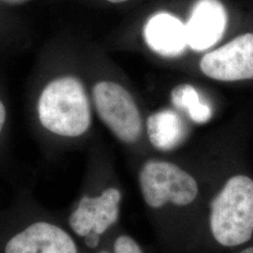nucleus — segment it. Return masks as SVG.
Wrapping results in <instances>:
<instances>
[{
    "mask_svg": "<svg viewBox=\"0 0 253 253\" xmlns=\"http://www.w3.org/2000/svg\"><path fill=\"white\" fill-rule=\"evenodd\" d=\"M139 182L145 203L152 208H163L169 202L185 207L198 194L197 182L190 173L168 162H146L140 171Z\"/></svg>",
    "mask_w": 253,
    "mask_h": 253,
    "instance_id": "obj_3",
    "label": "nucleus"
},
{
    "mask_svg": "<svg viewBox=\"0 0 253 253\" xmlns=\"http://www.w3.org/2000/svg\"><path fill=\"white\" fill-rule=\"evenodd\" d=\"M201 71L208 77L221 82L253 78V33L237 36L226 44L203 56Z\"/></svg>",
    "mask_w": 253,
    "mask_h": 253,
    "instance_id": "obj_5",
    "label": "nucleus"
},
{
    "mask_svg": "<svg viewBox=\"0 0 253 253\" xmlns=\"http://www.w3.org/2000/svg\"><path fill=\"white\" fill-rule=\"evenodd\" d=\"M226 9L218 0H198L186 24L188 44L203 52L213 47L223 36L227 27Z\"/></svg>",
    "mask_w": 253,
    "mask_h": 253,
    "instance_id": "obj_6",
    "label": "nucleus"
},
{
    "mask_svg": "<svg viewBox=\"0 0 253 253\" xmlns=\"http://www.w3.org/2000/svg\"><path fill=\"white\" fill-rule=\"evenodd\" d=\"M93 99L101 120L120 141L133 144L139 140L143 130L141 114L133 98L122 85L100 82L93 88Z\"/></svg>",
    "mask_w": 253,
    "mask_h": 253,
    "instance_id": "obj_4",
    "label": "nucleus"
},
{
    "mask_svg": "<svg viewBox=\"0 0 253 253\" xmlns=\"http://www.w3.org/2000/svg\"><path fill=\"white\" fill-rule=\"evenodd\" d=\"M39 118L46 129L57 135L77 137L90 126V106L81 82L72 76L51 82L38 104Z\"/></svg>",
    "mask_w": 253,
    "mask_h": 253,
    "instance_id": "obj_1",
    "label": "nucleus"
},
{
    "mask_svg": "<svg viewBox=\"0 0 253 253\" xmlns=\"http://www.w3.org/2000/svg\"><path fill=\"white\" fill-rule=\"evenodd\" d=\"M106 253V252H102V253Z\"/></svg>",
    "mask_w": 253,
    "mask_h": 253,
    "instance_id": "obj_17",
    "label": "nucleus"
},
{
    "mask_svg": "<svg viewBox=\"0 0 253 253\" xmlns=\"http://www.w3.org/2000/svg\"><path fill=\"white\" fill-rule=\"evenodd\" d=\"M10 1H16V0H10Z\"/></svg>",
    "mask_w": 253,
    "mask_h": 253,
    "instance_id": "obj_18",
    "label": "nucleus"
},
{
    "mask_svg": "<svg viewBox=\"0 0 253 253\" xmlns=\"http://www.w3.org/2000/svg\"><path fill=\"white\" fill-rule=\"evenodd\" d=\"M107 1L111 2V3H122V2L127 1V0H107Z\"/></svg>",
    "mask_w": 253,
    "mask_h": 253,
    "instance_id": "obj_16",
    "label": "nucleus"
},
{
    "mask_svg": "<svg viewBox=\"0 0 253 253\" xmlns=\"http://www.w3.org/2000/svg\"><path fill=\"white\" fill-rule=\"evenodd\" d=\"M147 135L154 147L162 151L176 148L186 140L189 130L185 121L173 110H162L146 121Z\"/></svg>",
    "mask_w": 253,
    "mask_h": 253,
    "instance_id": "obj_9",
    "label": "nucleus"
},
{
    "mask_svg": "<svg viewBox=\"0 0 253 253\" xmlns=\"http://www.w3.org/2000/svg\"><path fill=\"white\" fill-rule=\"evenodd\" d=\"M6 253H77L72 237L62 229L46 222H37L13 236Z\"/></svg>",
    "mask_w": 253,
    "mask_h": 253,
    "instance_id": "obj_7",
    "label": "nucleus"
},
{
    "mask_svg": "<svg viewBox=\"0 0 253 253\" xmlns=\"http://www.w3.org/2000/svg\"><path fill=\"white\" fill-rule=\"evenodd\" d=\"M5 120H6V110H5L3 103L0 101V131L4 126Z\"/></svg>",
    "mask_w": 253,
    "mask_h": 253,
    "instance_id": "obj_14",
    "label": "nucleus"
},
{
    "mask_svg": "<svg viewBox=\"0 0 253 253\" xmlns=\"http://www.w3.org/2000/svg\"><path fill=\"white\" fill-rule=\"evenodd\" d=\"M210 228L217 243L235 247L253 234V180L238 174L227 181L211 204Z\"/></svg>",
    "mask_w": 253,
    "mask_h": 253,
    "instance_id": "obj_2",
    "label": "nucleus"
},
{
    "mask_svg": "<svg viewBox=\"0 0 253 253\" xmlns=\"http://www.w3.org/2000/svg\"><path fill=\"white\" fill-rule=\"evenodd\" d=\"M100 235L94 231H91L88 235L84 236V242L89 248H96L100 243Z\"/></svg>",
    "mask_w": 253,
    "mask_h": 253,
    "instance_id": "obj_13",
    "label": "nucleus"
},
{
    "mask_svg": "<svg viewBox=\"0 0 253 253\" xmlns=\"http://www.w3.org/2000/svg\"><path fill=\"white\" fill-rule=\"evenodd\" d=\"M253 253V247L247 248V249H245L244 251H242L241 253Z\"/></svg>",
    "mask_w": 253,
    "mask_h": 253,
    "instance_id": "obj_15",
    "label": "nucleus"
},
{
    "mask_svg": "<svg viewBox=\"0 0 253 253\" xmlns=\"http://www.w3.org/2000/svg\"><path fill=\"white\" fill-rule=\"evenodd\" d=\"M121 193L118 189L109 188L99 197H84L80 204L89 211L94 220L93 231L99 235L106 232L109 227L117 222L119 216Z\"/></svg>",
    "mask_w": 253,
    "mask_h": 253,
    "instance_id": "obj_10",
    "label": "nucleus"
},
{
    "mask_svg": "<svg viewBox=\"0 0 253 253\" xmlns=\"http://www.w3.org/2000/svg\"><path fill=\"white\" fill-rule=\"evenodd\" d=\"M144 39L152 51L166 57H176L189 46L186 25L165 12L157 13L146 22Z\"/></svg>",
    "mask_w": 253,
    "mask_h": 253,
    "instance_id": "obj_8",
    "label": "nucleus"
},
{
    "mask_svg": "<svg viewBox=\"0 0 253 253\" xmlns=\"http://www.w3.org/2000/svg\"><path fill=\"white\" fill-rule=\"evenodd\" d=\"M171 98L173 106L185 112L195 123L204 124L212 118L211 106L201 100L198 91L191 84L177 85L172 89Z\"/></svg>",
    "mask_w": 253,
    "mask_h": 253,
    "instance_id": "obj_11",
    "label": "nucleus"
},
{
    "mask_svg": "<svg viewBox=\"0 0 253 253\" xmlns=\"http://www.w3.org/2000/svg\"><path fill=\"white\" fill-rule=\"evenodd\" d=\"M115 253H144L133 238L127 235L119 236L114 246Z\"/></svg>",
    "mask_w": 253,
    "mask_h": 253,
    "instance_id": "obj_12",
    "label": "nucleus"
}]
</instances>
